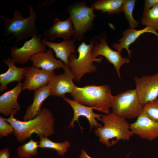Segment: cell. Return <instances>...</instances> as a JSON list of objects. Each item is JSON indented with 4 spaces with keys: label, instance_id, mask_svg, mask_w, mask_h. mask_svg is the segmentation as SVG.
<instances>
[{
    "label": "cell",
    "instance_id": "1",
    "mask_svg": "<svg viewBox=\"0 0 158 158\" xmlns=\"http://www.w3.org/2000/svg\"><path fill=\"white\" fill-rule=\"evenodd\" d=\"M12 114L6 120L14 128V135L18 142L22 143L31 138L33 134L38 136L48 137L54 133V118L51 111L44 107L40 114L35 118L27 121H21L14 118Z\"/></svg>",
    "mask_w": 158,
    "mask_h": 158
},
{
    "label": "cell",
    "instance_id": "2",
    "mask_svg": "<svg viewBox=\"0 0 158 158\" xmlns=\"http://www.w3.org/2000/svg\"><path fill=\"white\" fill-rule=\"evenodd\" d=\"M71 94L74 101L105 114L110 113L109 108L112 107L114 97L107 85L76 86Z\"/></svg>",
    "mask_w": 158,
    "mask_h": 158
},
{
    "label": "cell",
    "instance_id": "3",
    "mask_svg": "<svg viewBox=\"0 0 158 158\" xmlns=\"http://www.w3.org/2000/svg\"><path fill=\"white\" fill-rule=\"evenodd\" d=\"M100 121L104 126L95 129L94 133L99 138V141L107 147L121 140H129L133 135L126 119L112 112L102 115Z\"/></svg>",
    "mask_w": 158,
    "mask_h": 158
},
{
    "label": "cell",
    "instance_id": "4",
    "mask_svg": "<svg viewBox=\"0 0 158 158\" xmlns=\"http://www.w3.org/2000/svg\"><path fill=\"white\" fill-rule=\"evenodd\" d=\"M27 6L30 11V15L27 18H24L18 10L14 11L12 18L0 16L4 23L3 36L13 35L7 40L16 38L15 43H17L31 38L37 34L36 23L37 17L36 13L31 5Z\"/></svg>",
    "mask_w": 158,
    "mask_h": 158
},
{
    "label": "cell",
    "instance_id": "5",
    "mask_svg": "<svg viewBox=\"0 0 158 158\" xmlns=\"http://www.w3.org/2000/svg\"><path fill=\"white\" fill-rule=\"evenodd\" d=\"M95 38L90 40V43L87 44L82 42L77 50L78 57L72 54L68 58V67L76 81L80 82L82 76L85 73L95 72L97 67L93 63V61L100 62L103 57L94 58L91 54L95 43Z\"/></svg>",
    "mask_w": 158,
    "mask_h": 158
},
{
    "label": "cell",
    "instance_id": "6",
    "mask_svg": "<svg viewBox=\"0 0 158 158\" xmlns=\"http://www.w3.org/2000/svg\"><path fill=\"white\" fill-rule=\"evenodd\" d=\"M67 10L71 18L74 30L73 40L80 41L87 32L92 29L96 15L85 2H75L68 6Z\"/></svg>",
    "mask_w": 158,
    "mask_h": 158
},
{
    "label": "cell",
    "instance_id": "7",
    "mask_svg": "<svg viewBox=\"0 0 158 158\" xmlns=\"http://www.w3.org/2000/svg\"><path fill=\"white\" fill-rule=\"evenodd\" d=\"M144 106L136 89H130L114 96L112 112L125 119L133 118L141 113Z\"/></svg>",
    "mask_w": 158,
    "mask_h": 158
},
{
    "label": "cell",
    "instance_id": "8",
    "mask_svg": "<svg viewBox=\"0 0 158 158\" xmlns=\"http://www.w3.org/2000/svg\"><path fill=\"white\" fill-rule=\"evenodd\" d=\"M41 35L37 34L25 42L20 47L14 46L10 50L11 59L15 63L23 65L34 55L47 51L46 46L41 42Z\"/></svg>",
    "mask_w": 158,
    "mask_h": 158
},
{
    "label": "cell",
    "instance_id": "9",
    "mask_svg": "<svg viewBox=\"0 0 158 158\" xmlns=\"http://www.w3.org/2000/svg\"><path fill=\"white\" fill-rule=\"evenodd\" d=\"M136 88L140 103L145 105L158 97V71L153 75L135 77Z\"/></svg>",
    "mask_w": 158,
    "mask_h": 158
},
{
    "label": "cell",
    "instance_id": "10",
    "mask_svg": "<svg viewBox=\"0 0 158 158\" xmlns=\"http://www.w3.org/2000/svg\"><path fill=\"white\" fill-rule=\"evenodd\" d=\"M99 41L95 40L94 46L91 51L92 55L94 58L99 56H102L105 57L108 61L115 67L117 74L121 79L120 68L125 63H128L130 60L123 57L121 55V52L114 51L108 45L106 37L100 35L97 37Z\"/></svg>",
    "mask_w": 158,
    "mask_h": 158
},
{
    "label": "cell",
    "instance_id": "11",
    "mask_svg": "<svg viewBox=\"0 0 158 158\" xmlns=\"http://www.w3.org/2000/svg\"><path fill=\"white\" fill-rule=\"evenodd\" d=\"M55 75L54 71H47L33 65L26 67L23 74L25 80L22 83V90L35 91L47 85Z\"/></svg>",
    "mask_w": 158,
    "mask_h": 158
},
{
    "label": "cell",
    "instance_id": "12",
    "mask_svg": "<svg viewBox=\"0 0 158 158\" xmlns=\"http://www.w3.org/2000/svg\"><path fill=\"white\" fill-rule=\"evenodd\" d=\"M63 73L55 75L48 84L51 96L65 97L66 93H71L76 86L73 82L74 76L68 66L66 65Z\"/></svg>",
    "mask_w": 158,
    "mask_h": 158
},
{
    "label": "cell",
    "instance_id": "13",
    "mask_svg": "<svg viewBox=\"0 0 158 158\" xmlns=\"http://www.w3.org/2000/svg\"><path fill=\"white\" fill-rule=\"evenodd\" d=\"M63 98L71 106L73 111V117L67 128L72 127L73 128L75 127L74 123L76 121L79 124L82 131L83 128L81 126L79 121V118L80 116L85 117L88 120L90 126V130L92 128H94V127L97 128L102 126L99 124L96 119H97L100 121L102 115L94 113L93 108L81 104L66 97Z\"/></svg>",
    "mask_w": 158,
    "mask_h": 158
},
{
    "label": "cell",
    "instance_id": "14",
    "mask_svg": "<svg viewBox=\"0 0 158 158\" xmlns=\"http://www.w3.org/2000/svg\"><path fill=\"white\" fill-rule=\"evenodd\" d=\"M130 126L133 134L142 139L152 141L158 138V122L150 119L142 113Z\"/></svg>",
    "mask_w": 158,
    "mask_h": 158
},
{
    "label": "cell",
    "instance_id": "15",
    "mask_svg": "<svg viewBox=\"0 0 158 158\" xmlns=\"http://www.w3.org/2000/svg\"><path fill=\"white\" fill-rule=\"evenodd\" d=\"M73 25L70 16L63 21L56 18L53 25L44 31L42 37L51 42L58 38H62L63 40H69L73 34Z\"/></svg>",
    "mask_w": 158,
    "mask_h": 158
},
{
    "label": "cell",
    "instance_id": "16",
    "mask_svg": "<svg viewBox=\"0 0 158 158\" xmlns=\"http://www.w3.org/2000/svg\"><path fill=\"white\" fill-rule=\"evenodd\" d=\"M22 91V83L18 82L15 87L0 96L1 114L6 116H10L13 113L17 114L21 109L17 98Z\"/></svg>",
    "mask_w": 158,
    "mask_h": 158
},
{
    "label": "cell",
    "instance_id": "17",
    "mask_svg": "<svg viewBox=\"0 0 158 158\" xmlns=\"http://www.w3.org/2000/svg\"><path fill=\"white\" fill-rule=\"evenodd\" d=\"M53 51L50 48L45 52H39L33 56L30 60L34 66L47 71H54L61 68L64 69L66 65L61 60L55 58Z\"/></svg>",
    "mask_w": 158,
    "mask_h": 158
},
{
    "label": "cell",
    "instance_id": "18",
    "mask_svg": "<svg viewBox=\"0 0 158 158\" xmlns=\"http://www.w3.org/2000/svg\"><path fill=\"white\" fill-rule=\"evenodd\" d=\"M146 32L152 33L158 38V33L154 29L149 26H146L144 28L136 30L130 28L126 30L123 33V37L118 40L119 43L113 44L112 47L118 51L121 52L122 50L125 49L128 56L130 57L131 51L129 49V46L133 43L142 34Z\"/></svg>",
    "mask_w": 158,
    "mask_h": 158
},
{
    "label": "cell",
    "instance_id": "19",
    "mask_svg": "<svg viewBox=\"0 0 158 158\" xmlns=\"http://www.w3.org/2000/svg\"><path fill=\"white\" fill-rule=\"evenodd\" d=\"M3 62L7 65L8 69L0 75L1 92L7 89V85L10 83L15 81L20 82L22 79H25L23 74L26 68V66L20 68L16 66L14 61L9 57L4 59Z\"/></svg>",
    "mask_w": 158,
    "mask_h": 158
},
{
    "label": "cell",
    "instance_id": "20",
    "mask_svg": "<svg viewBox=\"0 0 158 158\" xmlns=\"http://www.w3.org/2000/svg\"><path fill=\"white\" fill-rule=\"evenodd\" d=\"M51 96L48 85L35 91L32 103L28 106L23 118L24 121L32 119L38 116L41 112V108L44 101Z\"/></svg>",
    "mask_w": 158,
    "mask_h": 158
},
{
    "label": "cell",
    "instance_id": "21",
    "mask_svg": "<svg viewBox=\"0 0 158 158\" xmlns=\"http://www.w3.org/2000/svg\"><path fill=\"white\" fill-rule=\"evenodd\" d=\"M41 42L45 46L51 49L55 53L56 56L60 59L65 65L68 66L69 57L75 51V41L73 40L70 39L61 42L55 43L44 38Z\"/></svg>",
    "mask_w": 158,
    "mask_h": 158
},
{
    "label": "cell",
    "instance_id": "22",
    "mask_svg": "<svg viewBox=\"0 0 158 158\" xmlns=\"http://www.w3.org/2000/svg\"><path fill=\"white\" fill-rule=\"evenodd\" d=\"M124 0H99L96 1L91 6L95 10H100L102 13L107 12L109 15L117 14L122 12Z\"/></svg>",
    "mask_w": 158,
    "mask_h": 158
},
{
    "label": "cell",
    "instance_id": "23",
    "mask_svg": "<svg viewBox=\"0 0 158 158\" xmlns=\"http://www.w3.org/2000/svg\"><path fill=\"white\" fill-rule=\"evenodd\" d=\"M39 138V147L54 149L57 152L58 155L61 156L65 155L70 145V142L68 141L61 142H55L43 135L40 136Z\"/></svg>",
    "mask_w": 158,
    "mask_h": 158
},
{
    "label": "cell",
    "instance_id": "24",
    "mask_svg": "<svg viewBox=\"0 0 158 158\" xmlns=\"http://www.w3.org/2000/svg\"><path fill=\"white\" fill-rule=\"evenodd\" d=\"M39 147V142L31 138L27 143L18 147L16 151L18 158H31L37 157L38 154Z\"/></svg>",
    "mask_w": 158,
    "mask_h": 158
},
{
    "label": "cell",
    "instance_id": "25",
    "mask_svg": "<svg viewBox=\"0 0 158 158\" xmlns=\"http://www.w3.org/2000/svg\"><path fill=\"white\" fill-rule=\"evenodd\" d=\"M141 23L158 31V5L152 7L143 14Z\"/></svg>",
    "mask_w": 158,
    "mask_h": 158
},
{
    "label": "cell",
    "instance_id": "26",
    "mask_svg": "<svg viewBox=\"0 0 158 158\" xmlns=\"http://www.w3.org/2000/svg\"><path fill=\"white\" fill-rule=\"evenodd\" d=\"M135 0H124L122 8L126 19L128 22L130 28L134 29L139 26V22L135 20L133 16Z\"/></svg>",
    "mask_w": 158,
    "mask_h": 158
},
{
    "label": "cell",
    "instance_id": "27",
    "mask_svg": "<svg viewBox=\"0 0 158 158\" xmlns=\"http://www.w3.org/2000/svg\"><path fill=\"white\" fill-rule=\"evenodd\" d=\"M142 113L152 120L158 122V99L145 105Z\"/></svg>",
    "mask_w": 158,
    "mask_h": 158
},
{
    "label": "cell",
    "instance_id": "28",
    "mask_svg": "<svg viewBox=\"0 0 158 158\" xmlns=\"http://www.w3.org/2000/svg\"><path fill=\"white\" fill-rule=\"evenodd\" d=\"M14 128L6 118L0 116V137H7L14 133Z\"/></svg>",
    "mask_w": 158,
    "mask_h": 158
},
{
    "label": "cell",
    "instance_id": "29",
    "mask_svg": "<svg viewBox=\"0 0 158 158\" xmlns=\"http://www.w3.org/2000/svg\"><path fill=\"white\" fill-rule=\"evenodd\" d=\"M157 5H158V0H145L143 14L152 7Z\"/></svg>",
    "mask_w": 158,
    "mask_h": 158
},
{
    "label": "cell",
    "instance_id": "30",
    "mask_svg": "<svg viewBox=\"0 0 158 158\" xmlns=\"http://www.w3.org/2000/svg\"><path fill=\"white\" fill-rule=\"evenodd\" d=\"M10 153L8 148H5L0 151V158H10Z\"/></svg>",
    "mask_w": 158,
    "mask_h": 158
},
{
    "label": "cell",
    "instance_id": "31",
    "mask_svg": "<svg viewBox=\"0 0 158 158\" xmlns=\"http://www.w3.org/2000/svg\"><path fill=\"white\" fill-rule=\"evenodd\" d=\"M81 152L79 156L80 158H93L89 156L87 154L85 150H81Z\"/></svg>",
    "mask_w": 158,
    "mask_h": 158
},
{
    "label": "cell",
    "instance_id": "32",
    "mask_svg": "<svg viewBox=\"0 0 158 158\" xmlns=\"http://www.w3.org/2000/svg\"><path fill=\"white\" fill-rule=\"evenodd\" d=\"M11 158H18V157H17L16 156L15 157H12Z\"/></svg>",
    "mask_w": 158,
    "mask_h": 158
}]
</instances>
